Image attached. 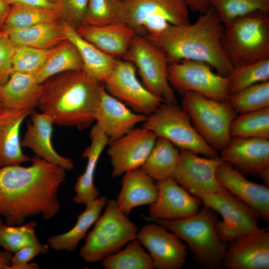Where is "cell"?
<instances>
[{"mask_svg":"<svg viewBox=\"0 0 269 269\" xmlns=\"http://www.w3.org/2000/svg\"><path fill=\"white\" fill-rule=\"evenodd\" d=\"M117 203L128 216L138 206L150 205L158 196V188L152 179L140 168L123 174Z\"/></svg>","mask_w":269,"mask_h":269,"instance_id":"26","label":"cell"},{"mask_svg":"<svg viewBox=\"0 0 269 269\" xmlns=\"http://www.w3.org/2000/svg\"><path fill=\"white\" fill-rule=\"evenodd\" d=\"M31 165L0 168V215L5 224L21 225L31 216L50 220L60 210L57 194L66 170L35 156Z\"/></svg>","mask_w":269,"mask_h":269,"instance_id":"1","label":"cell"},{"mask_svg":"<svg viewBox=\"0 0 269 269\" xmlns=\"http://www.w3.org/2000/svg\"><path fill=\"white\" fill-rule=\"evenodd\" d=\"M53 48L39 49L17 46L12 60L13 72L34 76L45 63Z\"/></svg>","mask_w":269,"mask_h":269,"instance_id":"41","label":"cell"},{"mask_svg":"<svg viewBox=\"0 0 269 269\" xmlns=\"http://www.w3.org/2000/svg\"><path fill=\"white\" fill-rule=\"evenodd\" d=\"M30 116V120L27 122L26 132L21 141L22 147L30 149L36 156L58 165L66 170L72 169L73 161L59 154L53 146L52 135L54 124L50 117L35 111Z\"/></svg>","mask_w":269,"mask_h":269,"instance_id":"22","label":"cell"},{"mask_svg":"<svg viewBox=\"0 0 269 269\" xmlns=\"http://www.w3.org/2000/svg\"><path fill=\"white\" fill-rule=\"evenodd\" d=\"M59 20L58 13L53 9L12 6L2 29L5 31L22 29Z\"/></svg>","mask_w":269,"mask_h":269,"instance_id":"35","label":"cell"},{"mask_svg":"<svg viewBox=\"0 0 269 269\" xmlns=\"http://www.w3.org/2000/svg\"><path fill=\"white\" fill-rule=\"evenodd\" d=\"M188 7L200 14L206 12L211 7V0H182Z\"/></svg>","mask_w":269,"mask_h":269,"instance_id":"46","label":"cell"},{"mask_svg":"<svg viewBox=\"0 0 269 269\" xmlns=\"http://www.w3.org/2000/svg\"><path fill=\"white\" fill-rule=\"evenodd\" d=\"M16 47L7 32L0 29V86L7 82L13 73L12 60Z\"/></svg>","mask_w":269,"mask_h":269,"instance_id":"43","label":"cell"},{"mask_svg":"<svg viewBox=\"0 0 269 269\" xmlns=\"http://www.w3.org/2000/svg\"><path fill=\"white\" fill-rule=\"evenodd\" d=\"M208 64L184 60L169 63L168 79L173 90L182 95L194 92L207 98L228 101L229 78L214 71Z\"/></svg>","mask_w":269,"mask_h":269,"instance_id":"10","label":"cell"},{"mask_svg":"<svg viewBox=\"0 0 269 269\" xmlns=\"http://www.w3.org/2000/svg\"><path fill=\"white\" fill-rule=\"evenodd\" d=\"M224 24L256 11L269 12V0H211Z\"/></svg>","mask_w":269,"mask_h":269,"instance_id":"40","label":"cell"},{"mask_svg":"<svg viewBox=\"0 0 269 269\" xmlns=\"http://www.w3.org/2000/svg\"><path fill=\"white\" fill-rule=\"evenodd\" d=\"M35 221L18 226H11L4 224L0 217V246L4 250L14 253L26 246L48 248L39 241L35 232Z\"/></svg>","mask_w":269,"mask_h":269,"instance_id":"34","label":"cell"},{"mask_svg":"<svg viewBox=\"0 0 269 269\" xmlns=\"http://www.w3.org/2000/svg\"><path fill=\"white\" fill-rule=\"evenodd\" d=\"M158 196L150 205L149 219L180 220L191 217L199 211L202 203L172 177L157 181Z\"/></svg>","mask_w":269,"mask_h":269,"instance_id":"17","label":"cell"},{"mask_svg":"<svg viewBox=\"0 0 269 269\" xmlns=\"http://www.w3.org/2000/svg\"><path fill=\"white\" fill-rule=\"evenodd\" d=\"M48 248L37 246H26L14 253L10 261L9 269H37L39 266L29 262L39 254H45Z\"/></svg>","mask_w":269,"mask_h":269,"instance_id":"44","label":"cell"},{"mask_svg":"<svg viewBox=\"0 0 269 269\" xmlns=\"http://www.w3.org/2000/svg\"><path fill=\"white\" fill-rule=\"evenodd\" d=\"M229 78L230 94L253 85L269 81V59L234 67Z\"/></svg>","mask_w":269,"mask_h":269,"instance_id":"39","label":"cell"},{"mask_svg":"<svg viewBox=\"0 0 269 269\" xmlns=\"http://www.w3.org/2000/svg\"><path fill=\"white\" fill-rule=\"evenodd\" d=\"M9 1L11 6H24L53 9L48 0H9Z\"/></svg>","mask_w":269,"mask_h":269,"instance_id":"45","label":"cell"},{"mask_svg":"<svg viewBox=\"0 0 269 269\" xmlns=\"http://www.w3.org/2000/svg\"><path fill=\"white\" fill-rule=\"evenodd\" d=\"M268 228H258L234 241L223 262L229 269H269Z\"/></svg>","mask_w":269,"mask_h":269,"instance_id":"19","label":"cell"},{"mask_svg":"<svg viewBox=\"0 0 269 269\" xmlns=\"http://www.w3.org/2000/svg\"><path fill=\"white\" fill-rule=\"evenodd\" d=\"M222 45L233 67L269 59V12L256 11L224 24Z\"/></svg>","mask_w":269,"mask_h":269,"instance_id":"4","label":"cell"},{"mask_svg":"<svg viewBox=\"0 0 269 269\" xmlns=\"http://www.w3.org/2000/svg\"><path fill=\"white\" fill-rule=\"evenodd\" d=\"M83 69V62L78 50L68 39L54 47L45 63L34 76L36 81L42 84L57 74Z\"/></svg>","mask_w":269,"mask_h":269,"instance_id":"32","label":"cell"},{"mask_svg":"<svg viewBox=\"0 0 269 269\" xmlns=\"http://www.w3.org/2000/svg\"><path fill=\"white\" fill-rule=\"evenodd\" d=\"M34 111L4 108L0 113V168L31 161L22 152L19 133L23 122Z\"/></svg>","mask_w":269,"mask_h":269,"instance_id":"23","label":"cell"},{"mask_svg":"<svg viewBox=\"0 0 269 269\" xmlns=\"http://www.w3.org/2000/svg\"><path fill=\"white\" fill-rule=\"evenodd\" d=\"M103 84L110 95L133 111L146 116L163 102L138 80L134 64L124 59L118 60L114 69Z\"/></svg>","mask_w":269,"mask_h":269,"instance_id":"13","label":"cell"},{"mask_svg":"<svg viewBox=\"0 0 269 269\" xmlns=\"http://www.w3.org/2000/svg\"><path fill=\"white\" fill-rule=\"evenodd\" d=\"M148 220L186 242L195 258L205 267L215 268L223 263L227 250L215 229L218 218L213 209L204 206L196 214L180 220Z\"/></svg>","mask_w":269,"mask_h":269,"instance_id":"5","label":"cell"},{"mask_svg":"<svg viewBox=\"0 0 269 269\" xmlns=\"http://www.w3.org/2000/svg\"><path fill=\"white\" fill-rule=\"evenodd\" d=\"M41 91L42 84L36 81L34 76L13 72L0 86V100L4 108L35 110Z\"/></svg>","mask_w":269,"mask_h":269,"instance_id":"27","label":"cell"},{"mask_svg":"<svg viewBox=\"0 0 269 269\" xmlns=\"http://www.w3.org/2000/svg\"><path fill=\"white\" fill-rule=\"evenodd\" d=\"M260 178L269 186V167L264 169L258 175Z\"/></svg>","mask_w":269,"mask_h":269,"instance_id":"49","label":"cell"},{"mask_svg":"<svg viewBox=\"0 0 269 269\" xmlns=\"http://www.w3.org/2000/svg\"><path fill=\"white\" fill-rule=\"evenodd\" d=\"M125 22L136 34L159 31L170 23H189L188 7L182 0H123Z\"/></svg>","mask_w":269,"mask_h":269,"instance_id":"11","label":"cell"},{"mask_svg":"<svg viewBox=\"0 0 269 269\" xmlns=\"http://www.w3.org/2000/svg\"><path fill=\"white\" fill-rule=\"evenodd\" d=\"M76 30L84 39L115 58L124 56L136 34L128 25L122 23L103 25L82 24Z\"/></svg>","mask_w":269,"mask_h":269,"instance_id":"24","label":"cell"},{"mask_svg":"<svg viewBox=\"0 0 269 269\" xmlns=\"http://www.w3.org/2000/svg\"><path fill=\"white\" fill-rule=\"evenodd\" d=\"M204 206L218 212L222 217L215 229L224 243L233 242L259 228V213L226 189L200 197Z\"/></svg>","mask_w":269,"mask_h":269,"instance_id":"12","label":"cell"},{"mask_svg":"<svg viewBox=\"0 0 269 269\" xmlns=\"http://www.w3.org/2000/svg\"><path fill=\"white\" fill-rule=\"evenodd\" d=\"M60 20L75 29L83 24L88 0H48Z\"/></svg>","mask_w":269,"mask_h":269,"instance_id":"42","label":"cell"},{"mask_svg":"<svg viewBox=\"0 0 269 269\" xmlns=\"http://www.w3.org/2000/svg\"><path fill=\"white\" fill-rule=\"evenodd\" d=\"M120 23H126L123 0H88L83 24L103 25Z\"/></svg>","mask_w":269,"mask_h":269,"instance_id":"38","label":"cell"},{"mask_svg":"<svg viewBox=\"0 0 269 269\" xmlns=\"http://www.w3.org/2000/svg\"><path fill=\"white\" fill-rule=\"evenodd\" d=\"M91 143L82 153V157L87 159L84 172L77 179L74 185L75 194L73 201L78 204H84L98 198L100 193L94 184L96 168L99 158L109 143V140L101 129L95 124L91 130Z\"/></svg>","mask_w":269,"mask_h":269,"instance_id":"25","label":"cell"},{"mask_svg":"<svg viewBox=\"0 0 269 269\" xmlns=\"http://www.w3.org/2000/svg\"><path fill=\"white\" fill-rule=\"evenodd\" d=\"M224 24L211 6L193 23L170 24L161 33L145 36L165 52L169 63L184 60L204 62L229 77L234 67L222 45Z\"/></svg>","mask_w":269,"mask_h":269,"instance_id":"2","label":"cell"},{"mask_svg":"<svg viewBox=\"0 0 269 269\" xmlns=\"http://www.w3.org/2000/svg\"><path fill=\"white\" fill-rule=\"evenodd\" d=\"M142 124V127L167 139L180 149L207 157L219 156L197 132L188 114L177 104L162 102Z\"/></svg>","mask_w":269,"mask_h":269,"instance_id":"8","label":"cell"},{"mask_svg":"<svg viewBox=\"0 0 269 269\" xmlns=\"http://www.w3.org/2000/svg\"><path fill=\"white\" fill-rule=\"evenodd\" d=\"M137 227L119 207L116 200H108L104 213L94 224L79 251L87 263H94L119 251L137 238Z\"/></svg>","mask_w":269,"mask_h":269,"instance_id":"6","label":"cell"},{"mask_svg":"<svg viewBox=\"0 0 269 269\" xmlns=\"http://www.w3.org/2000/svg\"><path fill=\"white\" fill-rule=\"evenodd\" d=\"M11 7L9 0H0V29L3 28Z\"/></svg>","mask_w":269,"mask_h":269,"instance_id":"47","label":"cell"},{"mask_svg":"<svg viewBox=\"0 0 269 269\" xmlns=\"http://www.w3.org/2000/svg\"><path fill=\"white\" fill-rule=\"evenodd\" d=\"M137 239L148 250L154 269H179L186 263V246L160 224L145 225L138 231Z\"/></svg>","mask_w":269,"mask_h":269,"instance_id":"16","label":"cell"},{"mask_svg":"<svg viewBox=\"0 0 269 269\" xmlns=\"http://www.w3.org/2000/svg\"><path fill=\"white\" fill-rule=\"evenodd\" d=\"M66 38L77 47L83 62V70L89 76L103 83L114 69L118 59L107 54L82 38L76 29L60 20Z\"/></svg>","mask_w":269,"mask_h":269,"instance_id":"28","label":"cell"},{"mask_svg":"<svg viewBox=\"0 0 269 269\" xmlns=\"http://www.w3.org/2000/svg\"><path fill=\"white\" fill-rule=\"evenodd\" d=\"M147 116L137 113L110 95L102 91L95 116L96 124L107 135L109 142L128 133L146 119Z\"/></svg>","mask_w":269,"mask_h":269,"instance_id":"20","label":"cell"},{"mask_svg":"<svg viewBox=\"0 0 269 269\" xmlns=\"http://www.w3.org/2000/svg\"><path fill=\"white\" fill-rule=\"evenodd\" d=\"M13 253L6 250L0 251V269H9Z\"/></svg>","mask_w":269,"mask_h":269,"instance_id":"48","label":"cell"},{"mask_svg":"<svg viewBox=\"0 0 269 269\" xmlns=\"http://www.w3.org/2000/svg\"><path fill=\"white\" fill-rule=\"evenodd\" d=\"M4 109V107L0 100V113Z\"/></svg>","mask_w":269,"mask_h":269,"instance_id":"50","label":"cell"},{"mask_svg":"<svg viewBox=\"0 0 269 269\" xmlns=\"http://www.w3.org/2000/svg\"><path fill=\"white\" fill-rule=\"evenodd\" d=\"M107 201V198L103 196L87 203L84 211L77 216L76 223L72 228L66 233L49 238L47 242L50 247L57 251H75L90 228L100 216Z\"/></svg>","mask_w":269,"mask_h":269,"instance_id":"29","label":"cell"},{"mask_svg":"<svg viewBox=\"0 0 269 269\" xmlns=\"http://www.w3.org/2000/svg\"><path fill=\"white\" fill-rule=\"evenodd\" d=\"M224 162L219 156L202 157L193 152L180 149L172 177L189 193L200 198L226 189L216 175L218 167Z\"/></svg>","mask_w":269,"mask_h":269,"instance_id":"14","label":"cell"},{"mask_svg":"<svg viewBox=\"0 0 269 269\" xmlns=\"http://www.w3.org/2000/svg\"><path fill=\"white\" fill-rule=\"evenodd\" d=\"M157 136L142 127L134 128L124 136L109 142L108 154L112 176H120L141 167L151 151Z\"/></svg>","mask_w":269,"mask_h":269,"instance_id":"15","label":"cell"},{"mask_svg":"<svg viewBox=\"0 0 269 269\" xmlns=\"http://www.w3.org/2000/svg\"><path fill=\"white\" fill-rule=\"evenodd\" d=\"M220 157L241 172L259 175L269 167V139L232 136Z\"/></svg>","mask_w":269,"mask_h":269,"instance_id":"18","label":"cell"},{"mask_svg":"<svg viewBox=\"0 0 269 269\" xmlns=\"http://www.w3.org/2000/svg\"><path fill=\"white\" fill-rule=\"evenodd\" d=\"M5 31L16 46L50 49L67 39L60 20Z\"/></svg>","mask_w":269,"mask_h":269,"instance_id":"30","label":"cell"},{"mask_svg":"<svg viewBox=\"0 0 269 269\" xmlns=\"http://www.w3.org/2000/svg\"><path fill=\"white\" fill-rule=\"evenodd\" d=\"M141 246L137 238L132 240L123 250L104 259L102 266L106 269H154L149 254Z\"/></svg>","mask_w":269,"mask_h":269,"instance_id":"33","label":"cell"},{"mask_svg":"<svg viewBox=\"0 0 269 269\" xmlns=\"http://www.w3.org/2000/svg\"><path fill=\"white\" fill-rule=\"evenodd\" d=\"M220 183L226 190L256 211L266 222L269 220V186L253 182L226 162L216 171Z\"/></svg>","mask_w":269,"mask_h":269,"instance_id":"21","label":"cell"},{"mask_svg":"<svg viewBox=\"0 0 269 269\" xmlns=\"http://www.w3.org/2000/svg\"><path fill=\"white\" fill-rule=\"evenodd\" d=\"M123 59L132 62L141 83L163 102L177 104L174 90L168 79L169 62L165 52L146 37L135 34Z\"/></svg>","mask_w":269,"mask_h":269,"instance_id":"9","label":"cell"},{"mask_svg":"<svg viewBox=\"0 0 269 269\" xmlns=\"http://www.w3.org/2000/svg\"><path fill=\"white\" fill-rule=\"evenodd\" d=\"M228 101L237 114L269 107V81L253 85L231 94Z\"/></svg>","mask_w":269,"mask_h":269,"instance_id":"37","label":"cell"},{"mask_svg":"<svg viewBox=\"0 0 269 269\" xmlns=\"http://www.w3.org/2000/svg\"><path fill=\"white\" fill-rule=\"evenodd\" d=\"M182 108L203 139L215 150H222L231 137V127L237 114L229 101H220L194 92L182 95Z\"/></svg>","mask_w":269,"mask_h":269,"instance_id":"7","label":"cell"},{"mask_svg":"<svg viewBox=\"0 0 269 269\" xmlns=\"http://www.w3.org/2000/svg\"><path fill=\"white\" fill-rule=\"evenodd\" d=\"M179 150L166 138L158 137L142 170L152 179L161 181L170 177L177 165Z\"/></svg>","mask_w":269,"mask_h":269,"instance_id":"31","label":"cell"},{"mask_svg":"<svg viewBox=\"0 0 269 269\" xmlns=\"http://www.w3.org/2000/svg\"><path fill=\"white\" fill-rule=\"evenodd\" d=\"M41 84L37 108L54 124L83 130L95 122L102 83L80 70L57 74Z\"/></svg>","mask_w":269,"mask_h":269,"instance_id":"3","label":"cell"},{"mask_svg":"<svg viewBox=\"0 0 269 269\" xmlns=\"http://www.w3.org/2000/svg\"><path fill=\"white\" fill-rule=\"evenodd\" d=\"M239 115L231 125L232 136L269 139V107Z\"/></svg>","mask_w":269,"mask_h":269,"instance_id":"36","label":"cell"}]
</instances>
